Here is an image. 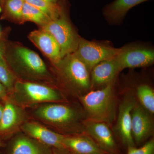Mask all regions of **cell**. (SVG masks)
<instances>
[{"label": "cell", "mask_w": 154, "mask_h": 154, "mask_svg": "<svg viewBox=\"0 0 154 154\" xmlns=\"http://www.w3.org/2000/svg\"><path fill=\"white\" fill-rule=\"evenodd\" d=\"M5 0H0V11H1V7L3 3Z\"/></svg>", "instance_id": "31"}, {"label": "cell", "mask_w": 154, "mask_h": 154, "mask_svg": "<svg viewBox=\"0 0 154 154\" xmlns=\"http://www.w3.org/2000/svg\"><path fill=\"white\" fill-rule=\"evenodd\" d=\"M22 17L24 23L26 22H33L40 28L51 20L40 10L25 1L22 10Z\"/></svg>", "instance_id": "20"}, {"label": "cell", "mask_w": 154, "mask_h": 154, "mask_svg": "<svg viewBox=\"0 0 154 154\" xmlns=\"http://www.w3.org/2000/svg\"><path fill=\"white\" fill-rule=\"evenodd\" d=\"M116 58L121 71L148 66L154 62V50L142 45H126L120 48Z\"/></svg>", "instance_id": "8"}, {"label": "cell", "mask_w": 154, "mask_h": 154, "mask_svg": "<svg viewBox=\"0 0 154 154\" xmlns=\"http://www.w3.org/2000/svg\"><path fill=\"white\" fill-rule=\"evenodd\" d=\"M85 132L107 154H119L120 151L108 125L88 120L84 123Z\"/></svg>", "instance_id": "9"}, {"label": "cell", "mask_w": 154, "mask_h": 154, "mask_svg": "<svg viewBox=\"0 0 154 154\" xmlns=\"http://www.w3.org/2000/svg\"><path fill=\"white\" fill-rule=\"evenodd\" d=\"M4 146H5V144H4V143L0 139V150H1V149Z\"/></svg>", "instance_id": "30"}, {"label": "cell", "mask_w": 154, "mask_h": 154, "mask_svg": "<svg viewBox=\"0 0 154 154\" xmlns=\"http://www.w3.org/2000/svg\"><path fill=\"white\" fill-rule=\"evenodd\" d=\"M40 29L48 32L55 39L60 48L62 58L75 51L81 38L63 12L57 19L51 20Z\"/></svg>", "instance_id": "5"}, {"label": "cell", "mask_w": 154, "mask_h": 154, "mask_svg": "<svg viewBox=\"0 0 154 154\" xmlns=\"http://www.w3.org/2000/svg\"><path fill=\"white\" fill-rule=\"evenodd\" d=\"M150 114L137 103L133 109L131 130L135 145L143 142L152 133L153 123Z\"/></svg>", "instance_id": "12"}, {"label": "cell", "mask_w": 154, "mask_h": 154, "mask_svg": "<svg viewBox=\"0 0 154 154\" xmlns=\"http://www.w3.org/2000/svg\"><path fill=\"white\" fill-rule=\"evenodd\" d=\"M137 96L140 105L150 114L154 113V92L151 87L143 84L137 87Z\"/></svg>", "instance_id": "22"}, {"label": "cell", "mask_w": 154, "mask_h": 154, "mask_svg": "<svg viewBox=\"0 0 154 154\" xmlns=\"http://www.w3.org/2000/svg\"><path fill=\"white\" fill-rule=\"evenodd\" d=\"M63 145L65 151L75 154H107L89 136L65 135Z\"/></svg>", "instance_id": "16"}, {"label": "cell", "mask_w": 154, "mask_h": 154, "mask_svg": "<svg viewBox=\"0 0 154 154\" xmlns=\"http://www.w3.org/2000/svg\"><path fill=\"white\" fill-rule=\"evenodd\" d=\"M115 81L99 90H93L81 96L88 120L112 124L116 113V100L114 92Z\"/></svg>", "instance_id": "2"}, {"label": "cell", "mask_w": 154, "mask_h": 154, "mask_svg": "<svg viewBox=\"0 0 154 154\" xmlns=\"http://www.w3.org/2000/svg\"><path fill=\"white\" fill-rule=\"evenodd\" d=\"M149 0H115L105 8L104 14L109 21L113 22L121 21L130 9Z\"/></svg>", "instance_id": "18"}, {"label": "cell", "mask_w": 154, "mask_h": 154, "mask_svg": "<svg viewBox=\"0 0 154 154\" xmlns=\"http://www.w3.org/2000/svg\"><path fill=\"white\" fill-rule=\"evenodd\" d=\"M12 102L19 105H28L63 100L59 91L42 84L17 79L11 93Z\"/></svg>", "instance_id": "4"}, {"label": "cell", "mask_w": 154, "mask_h": 154, "mask_svg": "<svg viewBox=\"0 0 154 154\" xmlns=\"http://www.w3.org/2000/svg\"><path fill=\"white\" fill-rule=\"evenodd\" d=\"M21 128L28 136L52 148L65 151L63 140L65 135L54 132L34 122H25L22 125Z\"/></svg>", "instance_id": "11"}, {"label": "cell", "mask_w": 154, "mask_h": 154, "mask_svg": "<svg viewBox=\"0 0 154 154\" xmlns=\"http://www.w3.org/2000/svg\"><path fill=\"white\" fill-rule=\"evenodd\" d=\"M28 38L55 66L62 59L59 45L52 35L40 29L31 31Z\"/></svg>", "instance_id": "13"}, {"label": "cell", "mask_w": 154, "mask_h": 154, "mask_svg": "<svg viewBox=\"0 0 154 154\" xmlns=\"http://www.w3.org/2000/svg\"><path fill=\"white\" fill-rule=\"evenodd\" d=\"M4 110L0 122V136L6 137L11 134L21 124L25 115L22 108L10 99L5 102Z\"/></svg>", "instance_id": "17"}, {"label": "cell", "mask_w": 154, "mask_h": 154, "mask_svg": "<svg viewBox=\"0 0 154 154\" xmlns=\"http://www.w3.org/2000/svg\"><path fill=\"white\" fill-rule=\"evenodd\" d=\"M52 154H66L64 152H62L61 151L55 148H52Z\"/></svg>", "instance_id": "27"}, {"label": "cell", "mask_w": 154, "mask_h": 154, "mask_svg": "<svg viewBox=\"0 0 154 154\" xmlns=\"http://www.w3.org/2000/svg\"><path fill=\"white\" fill-rule=\"evenodd\" d=\"M5 34L4 32H2V30H1V28H0V38H1V37H2Z\"/></svg>", "instance_id": "32"}, {"label": "cell", "mask_w": 154, "mask_h": 154, "mask_svg": "<svg viewBox=\"0 0 154 154\" xmlns=\"http://www.w3.org/2000/svg\"><path fill=\"white\" fill-rule=\"evenodd\" d=\"M66 154H75L74 153H72L70 152H67V151H65L64 152Z\"/></svg>", "instance_id": "33"}, {"label": "cell", "mask_w": 154, "mask_h": 154, "mask_svg": "<svg viewBox=\"0 0 154 154\" xmlns=\"http://www.w3.org/2000/svg\"><path fill=\"white\" fill-rule=\"evenodd\" d=\"M25 1L40 10L51 20L57 19L63 12L58 3L54 4L44 0H25Z\"/></svg>", "instance_id": "21"}, {"label": "cell", "mask_w": 154, "mask_h": 154, "mask_svg": "<svg viewBox=\"0 0 154 154\" xmlns=\"http://www.w3.org/2000/svg\"><path fill=\"white\" fill-rule=\"evenodd\" d=\"M17 79L7 63L0 61V82L8 93H12Z\"/></svg>", "instance_id": "23"}, {"label": "cell", "mask_w": 154, "mask_h": 154, "mask_svg": "<svg viewBox=\"0 0 154 154\" xmlns=\"http://www.w3.org/2000/svg\"><path fill=\"white\" fill-rule=\"evenodd\" d=\"M119 49L120 48L109 47L81 38L74 53L91 72L97 64L116 56Z\"/></svg>", "instance_id": "7"}, {"label": "cell", "mask_w": 154, "mask_h": 154, "mask_svg": "<svg viewBox=\"0 0 154 154\" xmlns=\"http://www.w3.org/2000/svg\"><path fill=\"white\" fill-rule=\"evenodd\" d=\"M121 71L116 57L101 62L91 69V88L105 87L115 81Z\"/></svg>", "instance_id": "15"}, {"label": "cell", "mask_w": 154, "mask_h": 154, "mask_svg": "<svg viewBox=\"0 0 154 154\" xmlns=\"http://www.w3.org/2000/svg\"><path fill=\"white\" fill-rule=\"evenodd\" d=\"M3 110H4V107H3V106L0 104V122H1V119H2V116Z\"/></svg>", "instance_id": "28"}, {"label": "cell", "mask_w": 154, "mask_h": 154, "mask_svg": "<svg viewBox=\"0 0 154 154\" xmlns=\"http://www.w3.org/2000/svg\"><path fill=\"white\" fill-rule=\"evenodd\" d=\"M25 0H5L1 7L0 19L23 24L22 10Z\"/></svg>", "instance_id": "19"}, {"label": "cell", "mask_w": 154, "mask_h": 154, "mask_svg": "<svg viewBox=\"0 0 154 154\" xmlns=\"http://www.w3.org/2000/svg\"><path fill=\"white\" fill-rule=\"evenodd\" d=\"M6 60L18 79L35 82L50 80L49 71L38 54L22 44L7 41Z\"/></svg>", "instance_id": "1"}, {"label": "cell", "mask_w": 154, "mask_h": 154, "mask_svg": "<svg viewBox=\"0 0 154 154\" xmlns=\"http://www.w3.org/2000/svg\"><path fill=\"white\" fill-rule=\"evenodd\" d=\"M56 67L75 88L81 91L91 88L90 72L74 53L64 57Z\"/></svg>", "instance_id": "6"}, {"label": "cell", "mask_w": 154, "mask_h": 154, "mask_svg": "<svg viewBox=\"0 0 154 154\" xmlns=\"http://www.w3.org/2000/svg\"><path fill=\"white\" fill-rule=\"evenodd\" d=\"M127 154H154V140L151 139L142 146L136 147L135 146L127 147Z\"/></svg>", "instance_id": "24"}, {"label": "cell", "mask_w": 154, "mask_h": 154, "mask_svg": "<svg viewBox=\"0 0 154 154\" xmlns=\"http://www.w3.org/2000/svg\"><path fill=\"white\" fill-rule=\"evenodd\" d=\"M5 35L0 38V61L6 62V51L7 40Z\"/></svg>", "instance_id": "25"}, {"label": "cell", "mask_w": 154, "mask_h": 154, "mask_svg": "<svg viewBox=\"0 0 154 154\" xmlns=\"http://www.w3.org/2000/svg\"><path fill=\"white\" fill-rule=\"evenodd\" d=\"M8 93L2 84L0 82V100L5 102L8 99Z\"/></svg>", "instance_id": "26"}, {"label": "cell", "mask_w": 154, "mask_h": 154, "mask_svg": "<svg viewBox=\"0 0 154 154\" xmlns=\"http://www.w3.org/2000/svg\"><path fill=\"white\" fill-rule=\"evenodd\" d=\"M137 102L132 94L125 97L119 105L116 130L122 143L127 147L135 146L131 134V112Z\"/></svg>", "instance_id": "10"}, {"label": "cell", "mask_w": 154, "mask_h": 154, "mask_svg": "<svg viewBox=\"0 0 154 154\" xmlns=\"http://www.w3.org/2000/svg\"><path fill=\"white\" fill-rule=\"evenodd\" d=\"M35 116L66 132L80 134L84 132L80 125L81 116L72 107L59 104H49L38 107L34 112Z\"/></svg>", "instance_id": "3"}, {"label": "cell", "mask_w": 154, "mask_h": 154, "mask_svg": "<svg viewBox=\"0 0 154 154\" xmlns=\"http://www.w3.org/2000/svg\"><path fill=\"white\" fill-rule=\"evenodd\" d=\"M52 148L27 135H17L11 141L6 154H52Z\"/></svg>", "instance_id": "14"}, {"label": "cell", "mask_w": 154, "mask_h": 154, "mask_svg": "<svg viewBox=\"0 0 154 154\" xmlns=\"http://www.w3.org/2000/svg\"><path fill=\"white\" fill-rule=\"evenodd\" d=\"M44 1L54 3V4H57L58 0H44Z\"/></svg>", "instance_id": "29"}]
</instances>
